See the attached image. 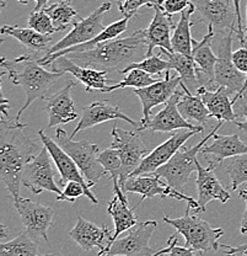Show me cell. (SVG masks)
<instances>
[{
  "label": "cell",
  "mask_w": 247,
  "mask_h": 256,
  "mask_svg": "<svg viewBox=\"0 0 247 256\" xmlns=\"http://www.w3.org/2000/svg\"><path fill=\"white\" fill-rule=\"evenodd\" d=\"M25 124L1 121L0 136V178L11 194L12 201L20 198L22 175L26 165L42 148L38 142L22 133Z\"/></svg>",
  "instance_id": "1"
},
{
  "label": "cell",
  "mask_w": 247,
  "mask_h": 256,
  "mask_svg": "<svg viewBox=\"0 0 247 256\" xmlns=\"http://www.w3.org/2000/svg\"><path fill=\"white\" fill-rule=\"evenodd\" d=\"M66 56L81 66L121 73L131 64L142 62L148 57V44L144 30H137L128 37L111 40L86 52Z\"/></svg>",
  "instance_id": "2"
},
{
  "label": "cell",
  "mask_w": 247,
  "mask_h": 256,
  "mask_svg": "<svg viewBox=\"0 0 247 256\" xmlns=\"http://www.w3.org/2000/svg\"><path fill=\"white\" fill-rule=\"evenodd\" d=\"M0 66L6 72L12 84L18 85L26 94V101L17 112L14 122L20 124V117L33 101L38 98L46 100L47 92L58 79L62 78L64 73H55L47 70L39 64L38 53H27L15 60H6L5 57L0 60Z\"/></svg>",
  "instance_id": "3"
},
{
  "label": "cell",
  "mask_w": 247,
  "mask_h": 256,
  "mask_svg": "<svg viewBox=\"0 0 247 256\" xmlns=\"http://www.w3.org/2000/svg\"><path fill=\"white\" fill-rule=\"evenodd\" d=\"M191 207L187 204L186 212L182 217L171 218L164 216V222L174 226L180 236L186 240L185 246L198 252H217L220 249L219 239L224 236V230L213 226L197 214H190Z\"/></svg>",
  "instance_id": "4"
},
{
  "label": "cell",
  "mask_w": 247,
  "mask_h": 256,
  "mask_svg": "<svg viewBox=\"0 0 247 256\" xmlns=\"http://www.w3.org/2000/svg\"><path fill=\"white\" fill-rule=\"evenodd\" d=\"M223 126V121H219V124L215 126L201 142H198L196 146H191L188 149H180L171 160L159 168L154 174L160 176L164 178L167 185L171 186L175 190L182 192L185 188L186 184L190 181L191 175L193 172H197V154L202 150L204 144L208 142L211 138H213L217 134L218 130H220Z\"/></svg>",
  "instance_id": "5"
},
{
  "label": "cell",
  "mask_w": 247,
  "mask_h": 256,
  "mask_svg": "<svg viewBox=\"0 0 247 256\" xmlns=\"http://www.w3.org/2000/svg\"><path fill=\"white\" fill-rule=\"evenodd\" d=\"M55 142L73 158L87 182L91 185H96L107 174L99 162L100 146L97 144H92L85 140L75 142L71 140L70 136L66 134L63 128L59 127L55 130Z\"/></svg>",
  "instance_id": "6"
},
{
  "label": "cell",
  "mask_w": 247,
  "mask_h": 256,
  "mask_svg": "<svg viewBox=\"0 0 247 256\" xmlns=\"http://www.w3.org/2000/svg\"><path fill=\"white\" fill-rule=\"evenodd\" d=\"M112 143L111 148L117 149L121 154L122 159V172L119 178V186L124 192V188L131 176L135 170L139 168L149 152L148 146L143 142L139 133L134 130H127L113 124L112 128Z\"/></svg>",
  "instance_id": "7"
},
{
  "label": "cell",
  "mask_w": 247,
  "mask_h": 256,
  "mask_svg": "<svg viewBox=\"0 0 247 256\" xmlns=\"http://www.w3.org/2000/svg\"><path fill=\"white\" fill-rule=\"evenodd\" d=\"M156 226V220L138 223L126 236L116 239L97 256H155L159 252L151 246L150 239Z\"/></svg>",
  "instance_id": "8"
},
{
  "label": "cell",
  "mask_w": 247,
  "mask_h": 256,
  "mask_svg": "<svg viewBox=\"0 0 247 256\" xmlns=\"http://www.w3.org/2000/svg\"><path fill=\"white\" fill-rule=\"evenodd\" d=\"M235 31H229L222 34L218 44L217 64H215L214 84L223 86L230 92L231 96H238L243 92L246 82V76L236 68L233 60V34Z\"/></svg>",
  "instance_id": "9"
},
{
  "label": "cell",
  "mask_w": 247,
  "mask_h": 256,
  "mask_svg": "<svg viewBox=\"0 0 247 256\" xmlns=\"http://www.w3.org/2000/svg\"><path fill=\"white\" fill-rule=\"evenodd\" d=\"M112 8V2H105L100 5L97 9H95L89 16L73 22V30L69 32L65 37L53 44L49 50H46L44 56L54 54V53L60 52V50H68V48L79 46V44H86L91 41L95 37L105 30L102 24L103 15Z\"/></svg>",
  "instance_id": "10"
},
{
  "label": "cell",
  "mask_w": 247,
  "mask_h": 256,
  "mask_svg": "<svg viewBox=\"0 0 247 256\" xmlns=\"http://www.w3.org/2000/svg\"><path fill=\"white\" fill-rule=\"evenodd\" d=\"M128 192H131V194H138L142 196V200H140L139 204L135 207L139 206L145 198H153V197L160 196L161 198L171 197V198H176L179 201H186L188 204V206L195 210L196 214H198L201 212L199 210L198 202L196 200H193V197L187 196L183 192L172 188L171 186L167 185L166 182H164L161 180L160 176L154 174V172L129 178L126 184V188H124V194H127Z\"/></svg>",
  "instance_id": "11"
},
{
  "label": "cell",
  "mask_w": 247,
  "mask_h": 256,
  "mask_svg": "<svg viewBox=\"0 0 247 256\" xmlns=\"http://www.w3.org/2000/svg\"><path fill=\"white\" fill-rule=\"evenodd\" d=\"M52 156H49L46 146H42L39 153L26 165L22 175V185L31 190L34 194H39L43 191L53 192L58 196L63 191L55 184V172L53 170Z\"/></svg>",
  "instance_id": "12"
},
{
  "label": "cell",
  "mask_w": 247,
  "mask_h": 256,
  "mask_svg": "<svg viewBox=\"0 0 247 256\" xmlns=\"http://www.w3.org/2000/svg\"><path fill=\"white\" fill-rule=\"evenodd\" d=\"M38 137L42 144L47 148L49 156H52V160L54 162L55 168H57L58 172H59L60 185H66L69 181H78L85 188L86 191V197L95 204H99L100 201L95 197L94 192L91 191V188H94V185H91L90 182H87V180L85 178V176L82 175V172L79 169V166L76 165V162H74L69 154H66L57 142L53 140H50L48 136L44 133L43 130H38Z\"/></svg>",
  "instance_id": "13"
},
{
  "label": "cell",
  "mask_w": 247,
  "mask_h": 256,
  "mask_svg": "<svg viewBox=\"0 0 247 256\" xmlns=\"http://www.w3.org/2000/svg\"><path fill=\"white\" fill-rule=\"evenodd\" d=\"M14 206L20 214V220L25 226V230L34 240L42 238L48 242L47 232L53 224L54 210L39 202L23 197L14 201Z\"/></svg>",
  "instance_id": "14"
},
{
  "label": "cell",
  "mask_w": 247,
  "mask_h": 256,
  "mask_svg": "<svg viewBox=\"0 0 247 256\" xmlns=\"http://www.w3.org/2000/svg\"><path fill=\"white\" fill-rule=\"evenodd\" d=\"M204 130V128L202 130H176L175 133H172L170 136V138L167 140H165L163 144L156 146L154 150H151L150 153L145 156L144 160L142 162V164L139 165L137 170H135L129 178H134V176L144 175V174H151V172H156L159 168H161L163 165L166 164L169 160H171L172 156L182 149L183 144L187 142L188 140L193 137V136L202 133Z\"/></svg>",
  "instance_id": "15"
},
{
  "label": "cell",
  "mask_w": 247,
  "mask_h": 256,
  "mask_svg": "<svg viewBox=\"0 0 247 256\" xmlns=\"http://www.w3.org/2000/svg\"><path fill=\"white\" fill-rule=\"evenodd\" d=\"M195 6L201 16L199 21L207 24L214 32L225 34L227 31L238 28L235 6L231 0H197Z\"/></svg>",
  "instance_id": "16"
},
{
  "label": "cell",
  "mask_w": 247,
  "mask_h": 256,
  "mask_svg": "<svg viewBox=\"0 0 247 256\" xmlns=\"http://www.w3.org/2000/svg\"><path fill=\"white\" fill-rule=\"evenodd\" d=\"M180 84H181V78L179 74L171 76L170 70H167L165 72L164 79L158 80L147 88L133 90L134 94L139 98L143 106V118L140 121L142 126L148 124L149 120L151 118V110L155 106L166 104L179 90Z\"/></svg>",
  "instance_id": "17"
},
{
  "label": "cell",
  "mask_w": 247,
  "mask_h": 256,
  "mask_svg": "<svg viewBox=\"0 0 247 256\" xmlns=\"http://www.w3.org/2000/svg\"><path fill=\"white\" fill-rule=\"evenodd\" d=\"M183 94V90H177L175 92V95L165 104L163 110H160L156 114L151 116V118L149 120L148 124H145L144 126L139 128V130H150L151 132H161V133H167V132H174V130H202L204 126H197V124H193L191 122L186 121L183 118V116L180 114L179 108H177V104H179L180 98Z\"/></svg>",
  "instance_id": "18"
},
{
  "label": "cell",
  "mask_w": 247,
  "mask_h": 256,
  "mask_svg": "<svg viewBox=\"0 0 247 256\" xmlns=\"http://www.w3.org/2000/svg\"><path fill=\"white\" fill-rule=\"evenodd\" d=\"M112 120H123V121L132 124L137 130H139L140 126H142V124L135 122L131 117L127 116L118 106L111 105L108 101H95V102L90 104L89 106H85L82 108L80 121H79L78 126L70 134V138L73 140L81 130H89V128L97 126V124H103V122L112 121Z\"/></svg>",
  "instance_id": "19"
},
{
  "label": "cell",
  "mask_w": 247,
  "mask_h": 256,
  "mask_svg": "<svg viewBox=\"0 0 247 256\" xmlns=\"http://www.w3.org/2000/svg\"><path fill=\"white\" fill-rule=\"evenodd\" d=\"M49 66L52 72H55V73L71 74L74 78L78 79L84 85L87 92H92L95 90L102 92L108 86L107 82H115L107 79V72L106 70H97L94 68L81 66L73 62L70 58H68V56L58 58Z\"/></svg>",
  "instance_id": "20"
},
{
  "label": "cell",
  "mask_w": 247,
  "mask_h": 256,
  "mask_svg": "<svg viewBox=\"0 0 247 256\" xmlns=\"http://www.w3.org/2000/svg\"><path fill=\"white\" fill-rule=\"evenodd\" d=\"M154 18L148 28H144L145 40L148 44V57L153 56L154 48L159 47L161 50L174 53L171 44V30L175 28L172 15H169L161 8V2L154 5Z\"/></svg>",
  "instance_id": "21"
},
{
  "label": "cell",
  "mask_w": 247,
  "mask_h": 256,
  "mask_svg": "<svg viewBox=\"0 0 247 256\" xmlns=\"http://www.w3.org/2000/svg\"><path fill=\"white\" fill-rule=\"evenodd\" d=\"M75 86V82H69L59 92L46 98L44 111L48 114V128L59 127L60 124H69L78 118V112L75 111V104L71 98V89Z\"/></svg>",
  "instance_id": "22"
},
{
  "label": "cell",
  "mask_w": 247,
  "mask_h": 256,
  "mask_svg": "<svg viewBox=\"0 0 247 256\" xmlns=\"http://www.w3.org/2000/svg\"><path fill=\"white\" fill-rule=\"evenodd\" d=\"M215 36L213 28H208V34L197 42L193 40L192 58L198 66V79L201 86L207 88L208 90H215L217 86L214 84L215 64L218 57L212 50V41Z\"/></svg>",
  "instance_id": "23"
},
{
  "label": "cell",
  "mask_w": 247,
  "mask_h": 256,
  "mask_svg": "<svg viewBox=\"0 0 247 256\" xmlns=\"http://www.w3.org/2000/svg\"><path fill=\"white\" fill-rule=\"evenodd\" d=\"M69 236L81 248L82 250H89L99 248L102 252L112 240L113 233L103 224L102 226L86 220L84 217H79L74 228L69 232Z\"/></svg>",
  "instance_id": "24"
},
{
  "label": "cell",
  "mask_w": 247,
  "mask_h": 256,
  "mask_svg": "<svg viewBox=\"0 0 247 256\" xmlns=\"http://www.w3.org/2000/svg\"><path fill=\"white\" fill-rule=\"evenodd\" d=\"M214 170L211 166L203 168L199 162H197V178H196V185H197L198 192V206L201 212H206V207L209 202L220 201L222 204H227L230 200V194L223 188L222 182L217 175L214 174Z\"/></svg>",
  "instance_id": "25"
},
{
  "label": "cell",
  "mask_w": 247,
  "mask_h": 256,
  "mask_svg": "<svg viewBox=\"0 0 247 256\" xmlns=\"http://www.w3.org/2000/svg\"><path fill=\"white\" fill-rule=\"evenodd\" d=\"M214 142L211 146H204L201 153L203 156H211L209 166L215 169L218 165L222 164L225 159L247 154V143L243 142L239 134L222 136L215 134Z\"/></svg>",
  "instance_id": "26"
},
{
  "label": "cell",
  "mask_w": 247,
  "mask_h": 256,
  "mask_svg": "<svg viewBox=\"0 0 247 256\" xmlns=\"http://www.w3.org/2000/svg\"><path fill=\"white\" fill-rule=\"evenodd\" d=\"M197 94L206 104L211 117L223 122H236L238 114L234 110L231 94L225 88L218 86L215 90H208L207 88L201 86L197 90Z\"/></svg>",
  "instance_id": "27"
},
{
  "label": "cell",
  "mask_w": 247,
  "mask_h": 256,
  "mask_svg": "<svg viewBox=\"0 0 247 256\" xmlns=\"http://www.w3.org/2000/svg\"><path fill=\"white\" fill-rule=\"evenodd\" d=\"M135 210H137V207L129 208V202L127 197H119L117 194H113V198L107 204V213L112 217L113 224H115V232H113L111 242L118 239V236L122 233L131 230L137 226L138 218L134 213Z\"/></svg>",
  "instance_id": "28"
},
{
  "label": "cell",
  "mask_w": 247,
  "mask_h": 256,
  "mask_svg": "<svg viewBox=\"0 0 247 256\" xmlns=\"http://www.w3.org/2000/svg\"><path fill=\"white\" fill-rule=\"evenodd\" d=\"M161 53L167 56L170 63V70L174 69L181 78V82L193 94H197V90L201 88L198 79V66L192 57L181 54V53H170L161 50Z\"/></svg>",
  "instance_id": "29"
},
{
  "label": "cell",
  "mask_w": 247,
  "mask_h": 256,
  "mask_svg": "<svg viewBox=\"0 0 247 256\" xmlns=\"http://www.w3.org/2000/svg\"><path fill=\"white\" fill-rule=\"evenodd\" d=\"M180 88L183 90V94L177 104L180 114H182L186 121L191 122V124L192 121L197 122L199 126H204L207 121L211 118V114H209L204 101L198 94H193L192 92H190L182 82L180 84Z\"/></svg>",
  "instance_id": "30"
},
{
  "label": "cell",
  "mask_w": 247,
  "mask_h": 256,
  "mask_svg": "<svg viewBox=\"0 0 247 256\" xmlns=\"http://www.w3.org/2000/svg\"><path fill=\"white\" fill-rule=\"evenodd\" d=\"M196 12L195 4L191 5L188 9L181 12L179 22L176 24L172 34L171 44L174 53H181V54L192 57L193 50V38L191 36V28L196 25V21H191V16Z\"/></svg>",
  "instance_id": "31"
},
{
  "label": "cell",
  "mask_w": 247,
  "mask_h": 256,
  "mask_svg": "<svg viewBox=\"0 0 247 256\" xmlns=\"http://www.w3.org/2000/svg\"><path fill=\"white\" fill-rule=\"evenodd\" d=\"M1 34H9L17 40L26 50L32 53H39L42 50H47L46 48L52 42V37L49 34H42L33 28H25L20 26L5 25L0 30Z\"/></svg>",
  "instance_id": "32"
},
{
  "label": "cell",
  "mask_w": 247,
  "mask_h": 256,
  "mask_svg": "<svg viewBox=\"0 0 247 256\" xmlns=\"http://www.w3.org/2000/svg\"><path fill=\"white\" fill-rule=\"evenodd\" d=\"M0 256H39L38 242L23 230L15 239L0 244Z\"/></svg>",
  "instance_id": "33"
},
{
  "label": "cell",
  "mask_w": 247,
  "mask_h": 256,
  "mask_svg": "<svg viewBox=\"0 0 247 256\" xmlns=\"http://www.w3.org/2000/svg\"><path fill=\"white\" fill-rule=\"evenodd\" d=\"M156 82H158V79H155L150 74L145 73V72L140 70V69H133L129 73H127L126 78L123 80L116 82V84H112L111 86H107L102 92H112L115 90L124 89V88L142 89V88H147Z\"/></svg>",
  "instance_id": "34"
},
{
  "label": "cell",
  "mask_w": 247,
  "mask_h": 256,
  "mask_svg": "<svg viewBox=\"0 0 247 256\" xmlns=\"http://www.w3.org/2000/svg\"><path fill=\"white\" fill-rule=\"evenodd\" d=\"M44 10H46L47 14L49 15V18H52L55 28H59L60 31L66 30L69 24L73 21V18H75V16H78V12L71 8V5L69 4V2H63V0L54 2V4L46 8Z\"/></svg>",
  "instance_id": "35"
},
{
  "label": "cell",
  "mask_w": 247,
  "mask_h": 256,
  "mask_svg": "<svg viewBox=\"0 0 247 256\" xmlns=\"http://www.w3.org/2000/svg\"><path fill=\"white\" fill-rule=\"evenodd\" d=\"M99 162L103 169L107 172V174L111 176L113 185H119L122 172V159L119 152L113 148L106 149L99 154Z\"/></svg>",
  "instance_id": "36"
},
{
  "label": "cell",
  "mask_w": 247,
  "mask_h": 256,
  "mask_svg": "<svg viewBox=\"0 0 247 256\" xmlns=\"http://www.w3.org/2000/svg\"><path fill=\"white\" fill-rule=\"evenodd\" d=\"M227 174L230 178L233 191H236L239 186L247 182V154L231 158L227 168Z\"/></svg>",
  "instance_id": "37"
},
{
  "label": "cell",
  "mask_w": 247,
  "mask_h": 256,
  "mask_svg": "<svg viewBox=\"0 0 247 256\" xmlns=\"http://www.w3.org/2000/svg\"><path fill=\"white\" fill-rule=\"evenodd\" d=\"M133 69H140V70L145 72V73L150 74V76H160L164 72L170 70V63L169 60H164L156 56H150V57H147L145 60H143L142 62L133 63L131 66H127L124 70H122L119 74H127L129 72L133 70Z\"/></svg>",
  "instance_id": "38"
},
{
  "label": "cell",
  "mask_w": 247,
  "mask_h": 256,
  "mask_svg": "<svg viewBox=\"0 0 247 256\" xmlns=\"http://www.w3.org/2000/svg\"><path fill=\"white\" fill-rule=\"evenodd\" d=\"M27 25L30 28H33V30H36L42 34H49L50 36V34H55V32H60L59 28H55L52 18H49V15L47 14L44 9L41 10V12H33L32 14H30Z\"/></svg>",
  "instance_id": "39"
},
{
  "label": "cell",
  "mask_w": 247,
  "mask_h": 256,
  "mask_svg": "<svg viewBox=\"0 0 247 256\" xmlns=\"http://www.w3.org/2000/svg\"><path fill=\"white\" fill-rule=\"evenodd\" d=\"M159 2H163V0H124L123 4L118 6V10L123 15V18H132L143 5L153 8L154 5L159 4Z\"/></svg>",
  "instance_id": "40"
},
{
  "label": "cell",
  "mask_w": 247,
  "mask_h": 256,
  "mask_svg": "<svg viewBox=\"0 0 247 256\" xmlns=\"http://www.w3.org/2000/svg\"><path fill=\"white\" fill-rule=\"evenodd\" d=\"M82 194L86 196V191L85 188L78 181H69L65 185L64 190L62 194L57 196L58 201H68V202H75L76 200L80 198Z\"/></svg>",
  "instance_id": "41"
},
{
  "label": "cell",
  "mask_w": 247,
  "mask_h": 256,
  "mask_svg": "<svg viewBox=\"0 0 247 256\" xmlns=\"http://www.w3.org/2000/svg\"><path fill=\"white\" fill-rule=\"evenodd\" d=\"M233 60H234V63H235L236 68H238L240 72H243V73L246 76V82H245V86H244L243 92L233 98V102H234V105H235L236 101H238L239 98H244V95H245V92L247 90V46L240 48V50H235V52H233Z\"/></svg>",
  "instance_id": "42"
},
{
  "label": "cell",
  "mask_w": 247,
  "mask_h": 256,
  "mask_svg": "<svg viewBox=\"0 0 247 256\" xmlns=\"http://www.w3.org/2000/svg\"><path fill=\"white\" fill-rule=\"evenodd\" d=\"M192 4L193 2L191 0H163L161 8L169 15H174L177 14V12H185Z\"/></svg>",
  "instance_id": "43"
},
{
  "label": "cell",
  "mask_w": 247,
  "mask_h": 256,
  "mask_svg": "<svg viewBox=\"0 0 247 256\" xmlns=\"http://www.w3.org/2000/svg\"><path fill=\"white\" fill-rule=\"evenodd\" d=\"M180 234L176 233L174 236H170V239L167 240L169 242H171V249L169 252V256H196L195 250L190 249L187 246H179V240H177V236Z\"/></svg>",
  "instance_id": "44"
},
{
  "label": "cell",
  "mask_w": 247,
  "mask_h": 256,
  "mask_svg": "<svg viewBox=\"0 0 247 256\" xmlns=\"http://www.w3.org/2000/svg\"><path fill=\"white\" fill-rule=\"evenodd\" d=\"M234 106L236 108L235 114H238V117L239 116L245 117V121H244V122L236 121L235 122L236 126L239 127V130H243V132L247 133V101L244 98H239L238 101H236V104Z\"/></svg>",
  "instance_id": "45"
},
{
  "label": "cell",
  "mask_w": 247,
  "mask_h": 256,
  "mask_svg": "<svg viewBox=\"0 0 247 256\" xmlns=\"http://www.w3.org/2000/svg\"><path fill=\"white\" fill-rule=\"evenodd\" d=\"M234 6H235L236 12V18H238V28H236V34L239 37V41L243 46H247L246 40H245V32H244V25H243V18H241V0H233Z\"/></svg>",
  "instance_id": "46"
},
{
  "label": "cell",
  "mask_w": 247,
  "mask_h": 256,
  "mask_svg": "<svg viewBox=\"0 0 247 256\" xmlns=\"http://www.w3.org/2000/svg\"><path fill=\"white\" fill-rule=\"evenodd\" d=\"M220 248H222L223 252H225V255H227V256L236 255V254H240V255H243V256H247V242H245V244L238 245V246H233V245L220 244Z\"/></svg>",
  "instance_id": "47"
},
{
  "label": "cell",
  "mask_w": 247,
  "mask_h": 256,
  "mask_svg": "<svg viewBox=\"0 0 247 256\" xmlns=\"http://www.w3.org/2000/svg\"><path fill=\"white\" fill-rule=\"evenodd\" d=\"M239 196L245 201V212H244L243 220H241V226H240V232L241 234H246L247 233V190H241L239 192Z\"/></svg>",
  "instance_id": "48"
},
{
  "label": "cell",
  "mask_w": 247,
  "mask_h": 256,
  "mask_svg": "<svg viewBox=\"0 0 247 256\" xmlns=\"http://www.w3.org/2000/svg\"><path fill=\"white\" fill-rule=\"evenodd\" d=\"M17 2H20V4L26 5L28 4L31 0H17ZM33 2H36V6H34L33 12H41V10H43V8L46 6V4L49 2V0H33Z\"/></svg>",
  "instance_id": "49"
},
{
  "label": "cell",
  "mask_w": 247,
  "mask_h": 256,
  "mask_svg": "<svg viewBox=\"0 0 247 256\" xmlns=\"http://www.w3.org/2000/svg\"><path fill=\"white\" fill-rule=\"evenodd\" d=\"M170 249H171V242H167V246L164 248L163 250H160V252H159L155 256H165V255H167V254H169ZM116 256H123V255H116Z\"/></svg>",
  "instance_id": "50"
},
{
  "label": "cell",
  "mask_w": 247,
  "mask_h": 256,
  "mask_svg": "<svg viewBox=\"0 0 247 256\" xmlns=\"http://www.w3.org/2000/svg\"><path fill=\"white\" fill-rule=\"evenodd\" d=\"M1 238H5L6 236V226H1Z\"/></svg>",
  "instance_id": "51"
},
{
  "label": "cell",
  "mask_w": 247,
  "mask_h": 256,
  "mask_svg": "<svg viewBox=\"0 0 247 256\" xmlns=\"http://www.w3.org/2000/svg\"><path fill=\"white\" fill-rule=\"evenodd\" d=\"M39 256H64L60 252H50V254H44V255H39Z\"/></svg>",
  "instance_id": "52"
},
{
  "label": "cell",
  "mask_w": 247,
  "mask_h": 256,
  "mask_svg": "<svg viewBox=\"0 0 247 256\" xmlns=\"http://www.w3.org/2000/svg\"><path fill=\"white\" fill-rule=\"evenodd\" d=\"M246 14H247V6H246ZM245 40H246V44H247V22H246V32H245Z\"/></svg>",
  "instance_id": "53"
},
{
  "label": "cell",
  "mask_w": 247,
  "mask_h": 256,
  "mask_svg": "<svg viewBox=\"0 0 247 256\" xmlns=\"http://www.w3.org/2000/svg\"><path fill=\"white\" fill-rule=\"evenodd\" d=\"M124 0H117V4H118V6H121L122 4H123Z\"/></svg>",
  "instance_id": "54"
},
{
  "label": "cell",
  "mask_w": 247,
  "mask_h": 256,
  "mask_svg": "<svg viewBox=\"0 0 247 256\" xmlns=\"http://www.w3.org/2000/svg\"><path fill=\"white\" fill-rule=\"evenodd\" d=\"M63 2H69V4H71V2H73V0H63Z\"/></svg>",
  "instance_id": "55"
},
{
  "label": "cell",
  "mask_w": 247,
  "mask_h": 256,
  "mask_svg": "<svg viewBox=\"0 0 247 256\" xmlns=\"http://www.w3.org/2000/svg\"><path fill=\"white\" fill-rule=\"evenodd\" d=\"M230 256H243V255H240V254H236V255H230Z\"/></svg>",
  "instance_id": "56"
}]
</instances>
